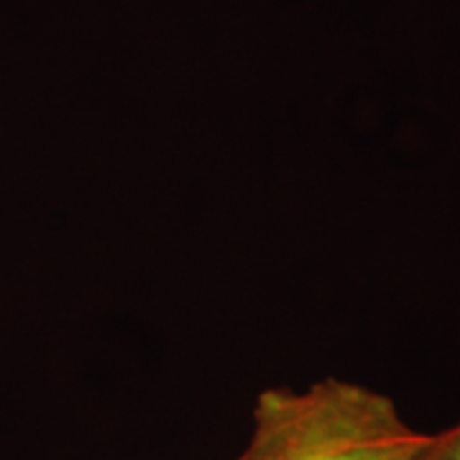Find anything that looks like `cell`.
Masks as SVG:
<instances>
[{
	"label": "cell",
	"instance_id": "obj_2",
	"mask_svg": "<svg viewBox=\"0 0 460 460\" xmlns=\"http://www.w3.org/2000/svg\"><path fill=\"white\" fill-rule=\"evenodd\" d=\"M413 460H460V422L441 433L429 435L427 446Z\"/></svg>",
	"mask_w": 460,
	"mask_h": 460
},
{
	"label": "cell",
	"instance_id": "obj_1",
	"mask_svg": "<svg viewBox=\"0 0 460 460\" xmlns=\"http://www.w3.org/2000/svg\"><path fill=\"white\" fill-rule=\"evenodd\" d=\"M430 433L413 429L388 394L343 377L267 388L234 460H413Z\"/></svg>",
	"mask_w": 460,
	"mask_h": 460
}]
</instances>
